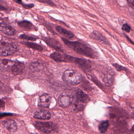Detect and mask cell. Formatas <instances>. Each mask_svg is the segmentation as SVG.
<instances>
[{
	"instance_id": "obj_1",
	"label": "cell",
	"mask_w": 134,
	"mask_h": 134,
	"mask_svg": "<svg viewBox=\"0 0 134 134\" xmlns=\"http://www.w3.org/2000/svg\"><path fill=\"white\" fill-rule=\"evenodd\" d=\"M50 57L57 62L75 64L85 71H88L91 68V63L89 60L85 59L73 57L65 53H63L62 52H55L52 53Z\"/></svg>"
},
{
	"instance_id": "obj_2",
	"label": "cell",
	"mask_w": 134,
	"mask_h": 134,
	"mask_svg": "<svg viewBox=\"0 0 134 134\" xmlns=\"http://www.w3.org/2000/svg\"><path fill=\"white\" fill-rule=\"evenodd\" d=\"M61 39L68 47L78 53L91 59H96L98 58L97 53L85 44L78 41H71L64 38H62Z\"/></svg>"
},
{
	"instance_id": "obj_3",
	"label": "cell",
	"mask_w": 134,
	"mask_h": 134,
	"mask_svg": "<svg viewBox=\"0 0 134 134\" xmlns=\"http://www.w3.org/2000/svg\"><path fill=\"white\" fill-rule=\"evenodd\" d=\"M62 79L65 82L70 85H77L82 81V76L77 70L69 69L63 73Z\"/></svg>"
},
{
	"instance_id": "obj_4",
	"label": "cell",
	"mask_w": 134,
	"mask_h": 134,
	"mask_svg": "<svg viewBox=\"0 0 134 134\" xmlns=\"http://www.w3.org/2000/svg\"><path fill=\"white\" fill-rule=\"evenodd\" d=\"M76 100L74 102H72L73 107L78 110H83L85 104L90 100V98L80 89H78L76 91Z\"/></svg>"
},
{
	"instance_id": "obj_5",
	"label": "cell",
	"mask_w": 134,
	"mask_h": 134,
	"mask_svg": "<svg viewBox=\"0 0 134 134\" xmlns=\"http://www.w3.org/2000/svg\"><path fill=\"white\" fill-rule=\"evenodd\" d=\"M33 124L35 128L45 133H51L57 130L56 125L52 122L35 121Z\"/></svg>"
},
{
	"instance_id": "obj_6",
	"label": "cell",
	"mask_w": 134,
	"mask_h": 134,
	"mask_svg": "<svg viewBox=\"0 0 134 134\" xmlns=\"http://www.w3.org/2000/svg\"><path fill=\"white\" fill-rule=\"evenodd\" d=\"M18 50L17 46L12 42L3 41L0 43V55L6 57L14 54Z\"/></svg>"
},
{
	"instance_id": "obj_7",
	"label": "cell",
	"mask_w": 134,
	"mask_h": 134,
	"mask_svg": "<svg viewBox=\"0 0 134 134\" xmlns=\"http://www.w3.org/2000/svg\"><path fill=\"white\" fill-rule=\"evenodd\" d=\"M4 127L11 133H14L17 131V126L15 121L12 119L5 120L2 121Z\"/></svg>"
},
{
	"instance_id": "obj_8",
	"label": "cell",
	"mask_w": 134,
	"mask_h": 134,
	"mask_svg": "<svg viewBox=\"0 0 134 134\" xmlns=\"http://www.w3.org/2000/svg\"><path fill=\"white\" fill-rule=\"evenodd\" d=\"M52 98L47 94H43L39 97L38 105L39 107L48 108L50 105Z\"/></svg>"
},
{
	"instance_id": "obj_9",
	"label": "cell",
	"mask_w": 134,
	"mask_h": 134,
	"mask_svg": "<svg viewBox=\"0 0 134 134\" xmlns=\"http://www.w3.org/2000/svg\"><path fill=\"white\" fill-rule=\"evenodd\" d=\"M0 31L8 36H13L16 34L15 30L4 22L0 24Z\"/></svg>"
},
{
	"instance_id": "obj_10",
	"label": "cell",
	"mask_w": 134,
	"mask_h": 134,
	"mask_svg": "<svg viewBox=\"0 0 134 134\" xmlns=\"http://www.w3.org/2000/svg\"><path fill=\"white\" fill-rule=\"evenodd\" d=\"M25 67L23 63L18 61H15L11 68L12 72L14 75H20L23 73Z\"/></svg>"
},
{
	"instance_id": "obj_11",
	"label": "cell",
	"mask_w": 134,
	"mask_h": 134,
	"mask_svg": "<svg viewBox=\"0 0 134 134\" xmlns=\"http://www.w3.org/2000/svg\"><path fill=\"white\" fill-rule=\"evenodd\" d=\"M51 114L49 111L45 110H38L34 113V117L38 119L47 120L51 118Z\"/></svg>"
},
{
	"instance_id": "obj_12",
	"label": "cell",
	"mask_w": 134,
	"mask_h": 134,
	"mask_svg": "<svg viewBox=\"0 0 134 134\" xmlns=\"http://www.w3.org/2000/svg\"><path fill=\"white\" fill-rule=\"evenodd\" d=\"M43 40L51 48L56 49L58 52H63V49L60 43L55 39L50 38H45Z\"/></svg>"
},
{
	"instance_id": "obj_13",
	"label": "cell",
	"mask_w": 134,
	"mask_h": 134,
	"mask_svg": "<svg viewBox=\"0 0 134 134\" xmlns=\"http://www.w3.org/2000/svg\"><path fill=\"white\" fill-rule=\"evenodd\" d=\"M72 102V99L68 95H61L58 98V103L61 107H68Z\"/></svg>"
},
{
	"instance_id": "obj_14",
	"label": "cell",
	"mask_w": 134,
	"mask_h": 134,
	"mask_svg": "<svg viewBox=\"0 0 134 134\" xmlns=\"http://www.w3.org/2000/svg\"><path fill=\"white\" fill-rule=\"evenodd\" d=\"M90 37L93 40L101 42L105 44H109L108 41L100 33L97 31H93L90 35Z\"/></svg>"
},
{
	"instance_id": "obj_15",
	"label": "cell",
	"mask_w": 134,
	"mask_h": 134,
	"mask_svg": "<svg viewBox=\"0 0 134 134\" xmlns=\"http://www.w3.org/2000/svg\"><path fill=\"white\" fill-rule=\"evenodd\" d=\"M18 25L19 26L26 30H37L36 27L30 22L28 20H23L19 21L18 23Z\"/></svg>"
},
{
	"instance_id": "obj_16",
	"label": "cell",
	"mask_w": 134,
	"mask_h": 134,
	"mask_svg": "<svg viewBox=\"0 0 134 134\" xmlns=\"http://www.w3.org/2000/svg\"><path fill=\"white\" fill-rule=\"evenodd\" d=\"M103 81L105 85L108 86H111L114 82V73L111 71H109L105 74L103 79Z\"/></svg>"
},
{
	"instance_id": "obj_17",
	"label": "cell",
	"mask_w": 134,
	"mask_h": 134,
	"mask_svg": "<svg viewBox=\"0 0 134 134\" xmlns=\"http://www.w3.org/2000/svg\"><path fill=\"white\" fill-rule=\"evenodd\" d=\"M56 30L58 33L64 35L67 38H72L74 37V36L72 32L65 29L61 26H57L56 27Z\"/></svg>"
},
{
	"instance_id": "obj_18",
	"label": "cell",
	"mask_w": 134,
	"mask_h": 134,
	"mask_svg": "<svg viewBox=\"0 0 134 134\" xmlns=\"http://www.w3.org/2000/svg\"><path fill=\"white\" fill-rule=\"evenodd\" d=\"M14 62L7 59L0 60V68L6 69L12 67Z\"/></svg>"
},
{
	"instance_id": "obj_19",
	"label": "cell",
	"mask_w": 134,
	"mask_h": 134,
	"mask_svg": "<svg viewBox=\"0 0 134 134\" xmlns=\"http://www.w3.org/2000/svg\"><path fill=\"white\" fill-rule=\"evenodd\" d=\"M109 126L108 120H105L101 122L98 126V130L101 133H104L107 131Z\"/></svg>"
},
{
	"instance_id": "obj_20",
	"label": "cell",
	"mask_w": 134,
	"mask_h": 134,
	"mask_svg": "<svg viewBox=\"0 0 134 134\" xmlns=\"http://www.w3.org/2000/svg\"><path fill=\"white\" fill-rule=\"evenodd\" d=\"M25 45L27 46L28 47L31 48L33 49H35V50H38V51L41 52L43 50V48L42 46L37 44H35V43H31L30 42H25L24 43Z\"/></svg>"
},
{
	"instance_id": "obj_21",
	"label": "cell",
	"mask_w": 134,
	"mask_h": 134,
	"mask_svg": "<svg viewBox=\"0 0 134 134\" xmlns=\"http://www.w3.org/2000/svg\"><path fill=\"white\" fill-rule=\"evenodd\" d=\"M113 66L115 68L116 70L119 71H124L126 72L127 73H129L130 72V71H129L128 69L125 67L122 66L120 65H119L118 64H113Z\"/></svg>"
},
{
	"instance_id": "obj_22",
	"label": "cell",
	"mask_w": 134,
	"mask_h": 134,
	"mask_svg": "<svg viewBox=\"0 0 134 134\" xmlns=\"http://www.w3.org/2000/svg\"><path fill=\"white\" fill-rule=\"evenodd\" d=\"M19 38H21L22 39H24V40H26L28 41H35L36 40L35 38L34 37L31 36H28V35H26V34H22L20 35L19 37Z\"/></svg>"
},
{
	"instance_id": "obj_23",
	"label": "cell",
	"mask_w": 134,
	"mask_h": 134,
	"mask_svg": "<svg viewBox=\"0 0 134 134\" xmlns=\"http://www.w3.org/2000/svg\"><path fill=\"white\" fill-rule=\"evenodd\" d=\"M41 64L37 62H34L33 63L31 64L30 66L31 69L32 70L37 71V70L41 68Z\"/></svg>"
},
{
	"instance_id": "obj_24",
	"label": "cell",
	"mask_w": 134,
	"mask_h": 134,
	"mask_svg": "<svg viewBox=\"0 0 134 134\" xmlns=\"http://www.w3.org/2000/svg\"><path fill=\"white\" fill-rule=\"evenodd\" d=\"M122 29L123 30L126 31L127 33H130V32L131 30V28L130 26L127 24H124L123 25Z\"/></svg>"
},
{
	"instance_id": "obj_25",
	"label": "cell",
	"mask_w": 134,
	"mask_h": 134,
	"mask_svg": "<svg viewBox=\"0 0 134 134\" xmlns=\"http://www.w3.org/2000/svg\"><path fill=\"white\" fill-rule=\"evenodd\" d=\"M22 6L26 9H30L32 8L34 6V4H25L24 3L22 5Z\"/></svg>"
},
{
	"instance_id": "obj_26",
	"label": "cell",
	"mask_w": 134,
	"mask_h": 134,
	"mask_svg": "<svg viewBox=\"0 0 134 134\" xmlns=\"http://www.w3.org/2000/svg\"><path fill=\"white\" fill-rule=\"evenodd\" d=\"M13 114L11 113H0V119H2L6 116H11Z\"/></svg>"
},
{
	"instance_id": "obj_27",
	"label": "cell",
	"mask_w": 134,
	"mask_h": 134,
	"mask_svg": "<svg viewBox=\"0 0 134 134\" xmlns=\"http://www.w3.org/2000/svg\"><path fill=\"white\" fill-rule=\"evenodd\" d=\"M5 108V102L2 100H0V110H3Z\"/></svg>"
},
{
	"instance_id": "obj_28",
	"label": "cell",
	"mask_w": 134,
	"mask_h": 134,
	"mask_svg": "<svg viewBox=\"0 0 134 134\" xmlns=\"http://www.w3.org/2000/svg\"><path fill=\"white\" fill-rule=\"evenodd\" d=\"M7 9H8L5 6H4V5H2L0 4V11H7Z\"/></svg>"
},
{
	"instance_id": "obj_29",
	"label": "cell",
	"mask_w": 134,
	"mask_h": 134,
	"mask_svg": "<svg viewBox=\"0 0 134 134\" xmlns=\"http://www.w3.org/2000/svg\"><path fill=\"white\" fill-rule=\"evenodd\" d=\"M13 1L16 3L21 5H22L24 4V3H23V2H22V0H13Z\"/></svg>"
},
{
	"instance_id": "obj_30",
	"label": "cell",
	"mask_w": 134,
	"mask_h": 134,
	"mask_svg": "<svg viewBox=\"0 0 134 134\" xmlns=\"http://www.w3.org/2000/svg\"><path fill=\"white\" fill-rule=\"evenodd\" d=\"M128 1V2L129 3L131 4V5H132V6H133V8L134 7V0H127Z\"/></svg>"
},
{
	"instance_id": "obj_31",
	"label": "cell",
	"mask_w": 134,
	"mask_h": 134,
	"mask_svg": "<svg viewBox=\"0 0 134 134\" xmlns=\"http://www.w3.org/2000/svg\"><path fill=\"white\" fill-rule=\"evenodd\" d=\"M126 38H127V40H128V41H129V42H130V43H131L133 45V41H131V39H130V38L129 37H127V35H126Z\"/></svg>"
},
{
	"instance_id": "obj_32",
	"label": "cell",
	"mask_w": 134,
	"mask_h": 134,
	"mask_svg": "<svg viewBox=\"0 0 134 134\" xmlns=\"http://www.w3.org/2000/svg\"><path fill=\"white\" fill-rule=\"evenodd\" d=\"M2 86H3V84L1 82H0V90L1 89L2 87Z\"/></svg>"
},
{
	"instance_id": "obj_33",
	"label": "cell",
	"mask_w": 134,
	"mask_h": 134,
	"mask_svg": "<svg viewBox=\"0 0 134 134\" xmlns=\"http://www.w3.org/2000/svg\"><path fill=\"white\" fill-rule=\"evenodd\" d=\"M0 1H1V0H0Z\"/></svg>"
}]
</instances>
